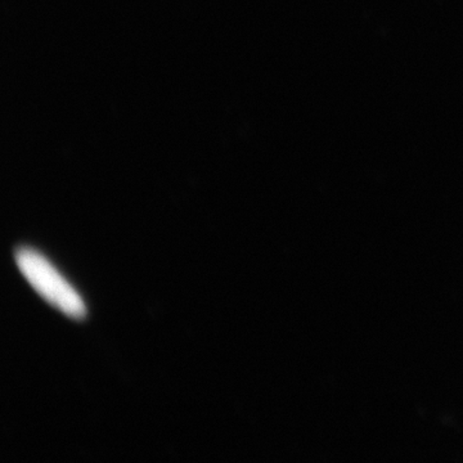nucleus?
Wrapping results in <instances>:
<instances>
[{"label": "nucleus", "mask_w": 463, "mask_h": 463, "mask_svg": "<svg viewBox=\"0 0 463 463\" xmlns=\"http://www.w3.org/2000/svg\"><path fill=\"white\" fill-rule=\"evenodd\" d=\"M14 259L27 282L47 303L70 318L83 321L87 317L83 298L47 258L35 250L23 246L14 251Z\"/></svg>", "instance_id": "1"}]
</instances>
